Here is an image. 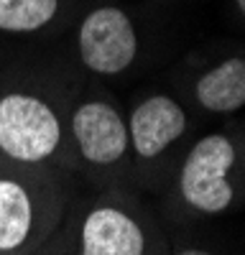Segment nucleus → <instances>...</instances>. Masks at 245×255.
<instances>
[{"mask_svg":"<svg viewBox=\"0 0 245 255\" xmlns=\"http://www.w3.org/2000/svg\"><path fill=\"white\" fill-rule=\"evenodd\" d=\"M235 5H238V10H240V15L245 18V0H235Z\"/></svg>","mask_w":245,"mask_h":255,"instance_id":"12","label":"nucleus"},{"mask_svg":"<svg viewBox=\"0 0 245 255\" xmlns=\"http://www.w3.org/2000/svg\"><path fill=\"white\" fill-rule=\"evenodd\" d=\"M69 161L74 176H90L105 186H118V176L130 168L128 120L120 105L102 90H77L69 120Z\"/></svg>","mask_w":245,"mask_h":255,"instance_id":"4","label":"nucleus"},{"mask_svg":"<svg viewBox=\"0 0 245 255\" xmlns=\"http://www.w3.org/2000/svg\"><path fill=\"white\" fill-rule=\"evenodd\" d=\"M238 166V145L228 133L202 135L184 156L176 174V194L194 215L212 217L235 202L233 171Z\"/></svg>","mask_w":245,"mask_h":255,"instance_id":"6","label":"nucleus"},{"mask_svg":"<svg viewBox=\"0 0 245 255\" xmlns=\"http://www.w3.org/2000/svg\"><path fill=\"white\" fill-rule=\"evenodd\" d=\"M72 248H74V207L69 209L67 220L59 225V230L33 255H72Z\"/></svg>","mask_w":245,"mask_h":255,"instance_id":"10","label":"nucleus"},{"mask_svg":"<svg viewBox=\"0 0 245 255\" xmlns=\"http://www.w3.org/2000/svg\"><path fill=\"white\" fill-rule=\"evenodd\" d=\"M72 41L77 64L100 79L125 74L140 54V36L133 15L115 3L82 10L74 20Z\"/></svg>","mask_w":245,"mask_h":255,"instance_id":"5","label":"nucleus"},{"mask_svg":"<svg viewBox=\"0 0 245 255\" xmlns=\"http://www.w3.org/2000/svg\"><path fill=\"white\" fill-rule=\"evenodd\" d=\"M0 67H3V61H0Z\"/></svg>","mask_w":245,"mask_h":255,"instance_id":"13","label":"nucleus"},{"mask_svg":"<svg viewBox=\"0 0 245 255\" xmlns=\"http://www.w3.org/2000/svg\"><path fill=\"white\" fill-rule=\"evenodd\" d=\"M125 120L130 135V158L138 168H146L148 163L166 156L189 128L187 110L163 92L135 100Z\"/></svg>","mask_w":245,"mask_h":255,"instance_id":"7","label":"nucleus"},{"mask_svg":"<svg viewBox=\"0 0 245 255\" xmlns=\"http://www.w3.org/2000/svg\"><path fill=\"white\" fill-rule=\"evenodd\" d=\"M176 255H212V253H207V250H199V248H184V250H179Z\"/></svg>","mask_w":245,"mask_h":255,"instance_id":"11","label":"nucleus"},{"mask_svg":"<svg viewBox=\"0 0 245 255\" xmlns=\"http://www.w3.org/2000/svg\"><path fill=\"white\" fill-rule=\"evenodd\" d=\"M77 90V79L56 67H0V163L72 171L67 120Z\"/></svg>","mask_w":245,"mask_h":255,"instance_id":"1","label":"nucleus"},{"mask_svg":"<svg viewBox=\"0 0 245 255\" xmlns=\"http://www.w3.org/2000/svg\"><path fill=\"white\" fill-rule=\"evenodd\" d=\"M72 255H171L153 215L122 186L74 199Z\"/></svg>","mask_w":245,"mask_h":255,"instance_id":"3","label":"nucleus"},{"mask_svg":"<svg viewBox=\"0 0 245 255\" xmlns=\"http://www.w3.org/2000/svg\"><path fill=\"white\" fill-rule=\"evenodd\" d=\"M77 0H0V36L44 38L74 18Z\"/></svg>","mask_w":245,"mask_h":255,"instance_id":"8","label":"nucleus"},{"mask_svg":"<svg viewBox=\"0 0 245 255\" xmlns=\"http://www.w3.org/2000/svg\"><path fill=\"white\" fill-rule=\"evenodd\" d=\"M194 100L204 113L233 115L245 108V56L233 54L204 69L194 82Z\"/></svg>","mask_w":245,"mask_h":255,"instance_id":"9","label":"nucleus"},{"mask_svg":"<svg viewBox=\"0 0 245 255\" xmlns=\"http://www.w3.org/2000/svg\"><path fill=\"white\" fill-rule=\"evenodd\" d=\"M77 199V179L59 166L0 163V255H33Z\"/></svg>","mask_w":245,"mask_h":255,"instance_id":"2","label":"nucleus"}]
</instances>
